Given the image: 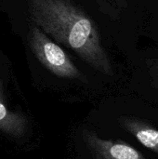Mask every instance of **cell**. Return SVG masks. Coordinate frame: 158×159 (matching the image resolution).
<instances>
[{
  "label": "cell",
  "mask_w": 158,
  "mask_h": 159,
  "mask_svg": "<svg viewBox=\"0 0 158 159\" xmlns=\"http://www.w3.org/2000/svg\"><path fill=\"white\" fill-rule=\"evenodd\" d=\"M121 123L144 147L158 154V129L137 118H124Z\"/></svg>",
  "instance_id": "5b68a950"
},
{
  "label": "cell",
  "mask_w": 158,
  "mask_h": 159,
  "mask_svg": "<svg viewBox=\"0 0 158 159\" xmlns=\"http://www.w3.org/2000/svg\"><path fill=\"white\" fill-rule=\"evenodd\" d=\"M30 48L40 63L54 75L86 82L85 75L73 62L58 43L50 39L38 26H33L29 36Z\"/></svg>",
  "instance_id": "3957f363"
},
{
  "label": "cell",
  "mask_w": 158,
  "mask_h": 159,
  "mask_svg": "<svg viewBox=\"0 0 158 159\" xmlns=\"http://www.w3.org/2000/svg\"><path fill=\"white\" fill-rule=\"evenodd\" d=\"M84 139L97 159H146L141 152L121 140L102 139L90 131L84 132Z\"/></svg>",
  "instance_id": "277c9868"
},
{
  "label": "cell",
  "mask_w": 158,
  "mask_h": 159,
  "mask_svg": "<svg viewBox=\"0 0 158 159\" xmlns=\"http://www.w3.org/2000/svg\"><path fill=\"white\" fill-rule=\"evenodd\" d=\"M33 21L56 43L74 52L102 75L113 76L114 66L95 20L73 0H28Z\"/></svg>",
  "instance_id": "6da1fadb"
},
{
  "label": "cell",
  "mask_w": 158,
  "mask_h": 159,
  "mask_svg": "<svg viewBox=\"0 0 158 159\" xmlns=\"http://www.w3.org/2000/svg\"><path fill=\"white\" fill-rule=\"evenodd\" d=\"M102 7L107 8L106 12L110 14H118L122 10L123 0H99Z\"/></svg>",
  "instance_id": "8992f818"
},
{
  "label": "cell",
  "mask_w": 158,
  "mask_h": 159,
  "mask_svg": "<svg viewBox=\"0 0 158 159\" xmlns=\"http://www.w3.org/2000/svg\"><path fill=\"white\" fill-rule=\"evenodd\" d=\"M34 138V123L28 110L9 96L0 78V148L16 154L26 150Z\"/></svg>",
  "instance_id": "7a4b0ae2"
},
{
  "label": "cell",
  "mask_w": 158,
  "mask_h": 159,
  "mask_svg": "<svg viewBox=\"0 0 158 159\" xmlns=\"http://www.w3.org/2000/svg\"><path fill=\"white\" fill-rule=\"evenodd\" d=\"M151 75H152L155 82L156 83L158 88V60H156L154 62V64L151 67Z\"/></svg>",
  "instance_id": "52a82bcc"
}]
</instances>
